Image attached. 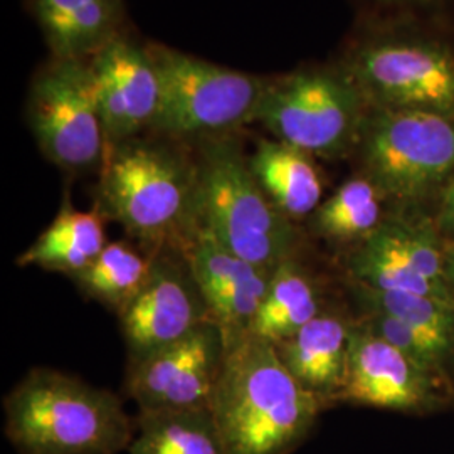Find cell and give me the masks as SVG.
<instances>
[{
	"mask_svg": "<svg viewBox=\"0 0 454 454\" xmlns=\"http://www.w3.org/2000/svg\"><path fill=\"white\" fill-rule=\"evenodd\" d=\"M386 204V197L372 180L358 172L311 214L309 229L325 241L357 246L387 219Z\"/></svg>",
	"mask_w": 454,
	"mask_h": 454,
	"instance_id": "obj_22",
	"label": "cell"
},
{
	"mask_svg": "<svg viewBox=\"0 0 454 454\" xmlns=\"http://www.w3.org/2000/svg\"><path fill=\"white\" fill-rule=\"evenodd\" d=\"M354 155L387 204L416 211L454 177V118L371 108Z\"/></svg>",
	"mask_w": 454,
	"mask_h": 454,
	"instance_id": "obj_6",
	"label": "cell"
},
{
	"mask_svg": "<svg viewBox=\"0 0 454 454\" xmlns=\"http://www.w3.org/2000/svg\"><path fill=\"white\" fill-rule=\"evenodd\" d=\"M354 296L364 309L382 311L401 320L454 358V305L418 293L386 292L352 283Z\"/></svg>",
	"mask_w": 454,
	"mask_h": 454,
	"instance_id": "obj_24",
	"label": "cell"
},
{
	"mask_svg": "<svg viewBox=\"0 0 454 454\" xmlns=\"http://www.w3.org/2000/svg\"><path fill=\"white\" fill-rule=\"evenodd\" d=\"M450 395L448 384L354 322L345 377L335 404L424 414L441 409Z\"/></svg>",
	"mask_w": 454,
	"mask_h": 454,
	"instance_id": "obj_12",
	"label": "cell"
},
{
	"mask_svg": "<svg viewBox=\"0 0 454 454\" xmlns=\"http://www.w3.org/2000/svg\"><path fill=\"white\" fill-rule=\"evenodd\" d=\"M86 63L108 146L150 131L160 105V76L150 46L118 34Z\"/></svg>",
	"mask_w": 454,
	"mask_h": 454,
	"instance_id": "obj_13",
	"label": "cell"
},
{
	"mask_svg": "<svg viewBox=\"0 0 454 454\" xmlns=\"http://www.w3.org/2000/svg\"><path fill=\"white\" fill-rule=\"evenodd\" d=\"M26 114L49 162L73 174L101 168L108 138L86 61L51 58L34 76Z\"/></svg>",
	"mask_w": 454,
	"mask_h": 454,
	"instance_id": "obj_9",
	"label": "cell"
},
{
	"mask_svg": "<svg viewBox=\"0 0 454 454\" xmlns=\"http://www.w3.org/2000/svg\"><path fill=\"white\" fill-rule=\"evenodd\" d=\"M434 224L444 241L454 243V177L439 195Z\"/></svg>",
	"mask_w": 454,
	"mask_h": 454,
	"instance_id": "obj_26",
	"label": "cell"
},
{
	"mask_svg": "<svg viewBox=\"0 0 454 454\" xmlns=\"http://www.w3.org/2000/svg\"><path fill=\"white\" fill-rule=\"evenodd\" d=\"M130 454H226L209 407L138 411Z\"/></svg>",
	"mask_w": 454,
	"mask_h": 454,
	"instance_id": "obj_21",
	"label": "cell"
},
{
	"mask_svg": "<svg viewBox=\"0 0 454 454\" xmlns=\"http://www.w3.org/2000/svg\"><path fill=\"white\" fill-rule=\"evenodd\" d=\"M352 283L386 292L418 293L453 303L451 294L419 273L399 239L392 214L377 231L354 246L347 260Z\"/></svg>",
	"mask_w": 454,
	"mask_h": 454,
	"instance_id": "obj_19",
	"label": "cell"
},
{
	"mask_svg": "<svg viewBox=\"0 0 454 454\" xmlns=\"http://www.w3.org/2000/svg\"><path fill=\"white\" fill-rule=\"evenodd\" d=\"M52 58L90 59L118 34L123 0H31Z\"/></svg>",
	"mask_w": 454,
	"mask_h": 454,
	"instance_id": "obj_16",
	"label": "cell"
},
{
	"mask_svg": "<svg viewBox=\"0 0 454 454\" xmlns=\"http://www.w3.org/2000/svg\"><path fill=\"white\" fill-rule=\"evenodd\" d=\"M106 244L105 215L101 211L98 207L93 211H80L65 199L52 223L19 254L17 264L22 268L35 266L73 278L97 260Z\"/></svg>",
	"mask_w": 454,
	"mask_h": 454,
	"instance_id": "obj_18",
	"label": "cell"
},
{
	"mask_svg": "<svg viewBox=\"0 0 454 454\" xmlns=\"http://www.w3.org/2000/svg\"><path fill=\"white\" fill-rule=\"evenodd\" d=\"M148 46L160 76L159 114L148 133L189 144L254 123L268 78L162 44Z\"/></svg>",
	"mask_w": 454,
	"mask_h": 454,
	"instance_id": "obj_7",
	"label": "cell"
},
{
	"mask_svg": "<svg viewBox=\"0 0 454 454\" xmlns=\"http://www.w3.org/2000/svg\"><path fill=\"white\" fill-rule=\"evenodd\" d=\"M247 162L261 191L294 223L309 219L324 202L322 172L307 152L276 138H261Z\"/></svg>",
	"mask_w": 454,
	"mask_h": 454,
	"instance_id": "obj_17",
	"label": "cell"
},
{
	"mask_svg": "<svg viewBox=\"0 0 454 454\" xmlns=\"http://www.w3.org/2000/svg\"><path fill=\"white\" fill-rule=\"evenodd\" d=\"M324 403L249 333L227 347L211 411L226 454H292L309 438Z\"/></svg>",
	"mask_w": 454,
	"mask_h": 454,
	"instance_id": "obj_2",
	"label": "cell"
},
{
	"mask_svg": "<svg viewBox=\"0 0 454 454\" xmlns=\"http://www.w3.org/2000/svg\"><path fill=\"white\" fill-rule=\"evenodd\" d=\"M227 341L219 325H200L184 339L131 360L125 390L138 411L211 409Z\"/></svg>",
	"mask_w": 454,
	"mask_h": 454,
	"instance_id": "obj_10",
	"label": "cell"
},
{
	"mask_svg": "<svg viewBox=\"0 0 454 454\" xmlns=\"http://www.w3.org/2000/svg\"><path fill=\"white\" fill-rule=\"evenodd\" d=\"M4 433L19 454H118L135 421L112 390L48 367L29 371L4 399Z\"/></svg>",
	"mask_w": 454,
	"mask_h": 454,
	"instance_id": "obj_3",
	"label": "cell"
},
{
	"mask_svg": "<svg viewBox=\"0 0 454 454\" xmlns=\"http://www.w3.org/2000/svg\"><path fill=\"white\" fill-rule=\"evenodd\" d=\"M200 168L199 229L234 254L275 271L300 258L298 224L261 191L236 133L195 142Z\"/></svg>",
	"mask_w": 454,
	"mask_h": 454,
	"instance_id": "obj_4",
	"label": "cell"
},
{
	"mask_svg": "<svg viewBox=\"0 0 454 454\" xmlns=\"http://www.w3.org/2000/svg\"><path fill=\"white\" fill-rule=\"evenodd\" d=\"M352 325L324 309L292 337L273 345L288 372L317 395L325 409L335 406L343 384Z\"/></svg>",
	"mask_w": 454,
	"mask_h": 454,
	"instance_id": "obj_15",
	"label": "cell"
},
{
	"mask_svg": "<svg viewBox=\"0 0 454 454\" xmlns=\"http://www.w3.org/2000/svg\"><path fill=\"white\" fill-rule=\"evenodd\" d=\"M444 276H446V286L454 300V243L444 246Z\"/></svg>",
	"mask_w": 454,
	"mask_h": 454,
	"instance_id": "obj_27",
	"label": "cell"
},
{
	"mask_svg": "<svg viewBox=\"0 0 454 454\" xmlns=\"http://www.w3.org/2000/svg\"><path fill=\"white\" fill-rule=\"evenodd\" d=\"M340 65L371 108L454 118V49L439 37L371 35L350 49Z\"/></svg>",
	"mask_w": 454,
	"mask_h": 454,
	"instance_id": "obj_8",
	"label": "cell"
},
{
	"mask_svg": "<svg viewBox=\"0 0 454 454\" xmlns=\"http://www.w3.org/2000/svg\"><path fill=\"white\" fill-rule=\"evenodd\" d=\"M153 264V256L131 244L108 243L80 275L71 279L80 292L120 315L144 288Z\"/></svg>",
	"mask_w": 454,
	"mask_h": 454,
	"instance_id": "obj_23",
	"label": "cell"
},
{
	"mask_svg": "<svg viewBox=\"0 0 454 454\" xmlns=\"http://www.w3.org/2000/svg\"><path fill=\"white\" fill-rule=\"evenodd\" d=\"M180 249L227 347L249 335L273 271L234 254L199 227Z\"/></svg>",
	"mask_w": 454,
	"mask_h": 454,
	"instance_id": "obj_14",
	"label": "cell"
},
{
	"mask_svg": "<svg viewBox=\"0 0 454 454\" xmlns=\"http://www.w3.org/2000/svg\"><path fill=\"white\" fill-rule=\"evenodd\" d=\"M197 150L159 135L108 146L99 168L97 207L121 224L146 254L182 247L199 226Z\"/></svg>",
	"mask_w": 454,
	"mask_h": 454,
	"instance_id": "obj_1",
	"label": "cell"
},
{
	"mask_svg": "<svg viewBox=\"0 0 454 454\" xmlns=\"http://www.w3.org/2000/svg\"><path fill=\"white\" fill-rule=\"evenodd\" d=\"M371 106L341 65L309 66L268 78L254 123L315 159L356 153Z\"/></svg>",
	"mask_w": 454,
	"mask_h": 454,
	"instance_id": "obj_5",
	"label": "cell"
},
{
	"mask_svg": "<svg viewBox=\"0 0 454 454\" xmlns=\"http://www.w3.org/2000/svg\"><path fill=\"white\" fill-rule=\"evenodd\" d=\"M153 264L144 288L118 318L131 360L170 345L212 322L191 264L180 247L152 254Z\"/></svg>",
	"mask_w": 454,
	"mask_h": 454,
	"instance_id": "obj_11",
	"label": "cell"
},
{
	"mask_svg": "<svg viewBox=\"0 0 454 454\" xmlns=\"http://www.w3.org/2000/svg\"><path fill=\"white\" fill-rule=\"evenodd\" d=\"M360 326L369 330L379 339L387 341L392 347H395L399 352H403L406 357L411 358L422 371L431 373L441 382L450 386L448 380V369L451 360L446 357L438 347L431 340H427L424 335L412 330L411 326L403 324L401 320L390 317L382 311L364 309L362 318L357 320Z\"/></svg>",
	"mask_w": 454,
	"mask_h": 454,
	"instance_id": "obj_25",
	"label": "cell"
},
{
	"mask_svg": "<svg viewBox=\"0 0 454 454\" xmlns=\"http://www.w3.org/2000/svg\"><path fill=\"white\" fill-rule=\"evenodd\" d=\"M379 2L384 5H394V7H424L438 0H379Z\"/></svg>",
	"mask_w": 454,
	"mask_h": 454,
	"instance_id": "obj_28",
	"label": "cell"
},
{
	"mask_svg": "<svg viewBox=\"0 0 454 454\" xmlns=\"http://www.w3.org/2000/svg\"><path fill=\"white\" fill-rule=\"evenodd\" d=\"M324 311L317 279L298 258L281 262L271 276L251 333L270 343L292 337Z\"/></svg>",
	"mask_w": 454,
	"mask_h": 454,
	"instance_id": "obj_20",
	"label": "cell"
}]
</instances>
